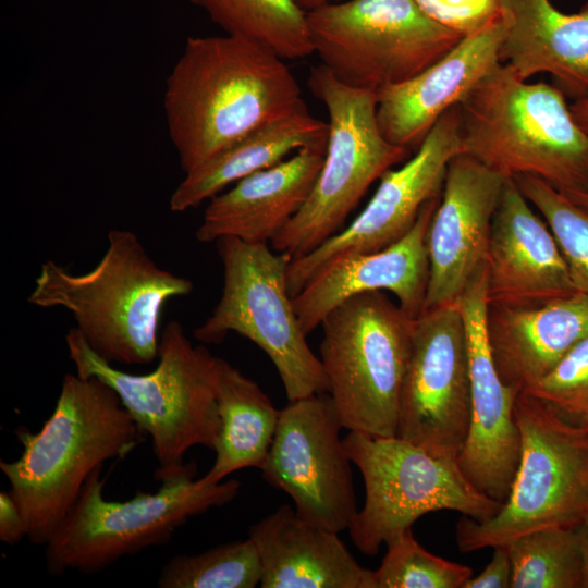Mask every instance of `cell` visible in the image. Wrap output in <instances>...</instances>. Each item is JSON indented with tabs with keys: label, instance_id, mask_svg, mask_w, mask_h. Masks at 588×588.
Instances as JSON below:
<instances>
[{
	"label": "cell",
	"instance_id": "obj_20",
	"mask_svg": "<svg viewBox=\"0 0 588 588\" xmlns=\"http://www.w3.org/2000/svg\"><path fill=\"white\" fill-rule=\"evenodd\" d=\"M486 278L488 304H535L577 292L550 228L512 177L493 216Z\"/></svg>",
	"mask_w": 588,
	"mask_h": 588
},
{
	"label": "cell",
	"instance_id": "obj_18",
	"mask_svg": "<svg viewBox=\"0 0 588 588\" xmlns=\"http://www.w3.org/2000/svg\"><path fill=\"white\" fill-rule=\"evenodd\" d=\"M440 197L429 200L400 241L371 253H344L322 266L292 297L303 331L313 332L347 298L367 292H391L413 319L425 307L429 283L427 233Z\"/></svg>",
	"mask_w": 588,
	"mask_h": 588
},
{
	"label": "cell",
	"instance_id": "obj_10",
	"mask_svg": "<svg viewBox=\"0 0 588 588\" xmlns=\"http://www.w3.org/2000/svg\"><path fill=\"white\" fill-rule=\"evenodd\" d=\"M223 287L210 316L194 330L204 343L229 332L254 342L271 359L289 402L329 392L322 363L306 341L287 287L291 257L267 243L218 240Z\"/></svg>",
	"mask_w": 588,
	"mask_h": 588
},
{
	"label": "cell",
	"instance_id": "obj_4",
	"mask_svg": "<svg viewBox=\"0 0 588 588\" xmlns=\"http://www.w3.org/2000/svg\"><path fill=\"white\" fill-rule=\"evenodd\" d=\"M462 154L504 177L527 174L568 194L588 183V133L555 85L500 63L460 105Z\"/></svg>",
	"mask_w": 588,
	"mask_h": 588
},
{
	"label": "cell",
	"instance_id": "obj_25",
	"mask_svg": "<svg viewBox=\"0 0 588 588\" xmlns=\"http://www.w3.org/2000/svg\"><path fill=\"white\" fill-rule=\"evenodd\" d=\"M328 137V123L311 115L306 106L265 123L186 172L170 197V209L183 212L198 206L291 152L327 146Z\"/></svg>",
	"mask_w": 588,
	"mask_h": 588
},
{
	"label": "cell",
	"instance_id": "obj_30",
	"mask_svg": "<svg viewBox=\"0 0 588 588\" xmlns=\"http://www.w3.org/2000/svg\"><path fill=\"white\" fill-rule=\"evenodd\" d=\"M550 228L577 292L588 295V209L539 177H512Z\"/></svg>",
	"mask_w": 588,
	"mask_h": 588
},
{
	"label": "cell",
	"instance_id": "obj_8",
	"mask_svg": "<svg viewBox=\"0 0 588 588\" xmlns=\"http://www.w3.org/2000/svg\"><path fill=\"white\" fill-rule=\"evenodd\" d=\"M414 320L383 291L352 296L322 320L320 360L343 428L396 436Z\"/></svg>",
	"mask_w": 588,
	"mask_h": 588
},
{
	"label": "cell",
	"instance_id": "obj_26",
	"mask_svg": "<svg viewBox=\"0 0 588 588\" xmlns=\"http://www.w3.org/2000/svg\"><path fill=\"white\" fill-rule=\"evenodd\" d=\"M216 394L220 426L213 464L198 478L204 485L222 482L243 468L261 469L280 417V409L261 388L222 358H219Z\"/></svg>",
	"mask_w": 588,
	"mask_h": 588
},
{
	"label": "cell",
	"instance_id": "obj_23",
	"mask_svg": "<svg viewBox=\"0 0 588 588\" xmlns=\"http://www.w3.org/2000/svg\"><path fill=\"white\" fill-rule=\"evenodd\" d=\"M505 33L501 63L524 81L548 73L573 100L588 96V1L572 14L550 0H498Z\"/></svg>",
	"mask_w": 588,
	"mask_h": 588
},
{
	"label": "cell",
	"instance_id": "obj_36",
	"mask_svg": "<svg viewBox=\"0 0 588 588\" xmlns=\"http://www.w3.org/2000/svg\"><path fill=\"white\" fill-rule=\"evenodd\" d=\"M569 108L578 125L588 133V96L574 100Z\"/></svg>",
	"mask_w": 588,
	"mask_h": 588
},
{
	"label": "cell",
	"instance_id": "obj_9",
	"mask_svg": "<svg viewBox=\"0 0 588 588\" xmlns=\"http://www.w3.org/2000/svg\"><path fill=\"white\" fill-rule=\"evenodd\" d=\"M307 85L327 108L329 137L308 199L270 242L292 260L335 235L369 186L409 152L382 135L376 93L343 84L323 64L311 68Z\"/></svg>",
	"mask_w": 588,
	"mask_h": 588
},
{
	"label": "cell",
	"instance_id": "obj_12",
	"mask_svg": "<svg viewBox=\"0 0 588 588\" xmlns=\"http://www.w3.org/2000/svg\"><path fill=\"white\" fill-rule=\"evenodd\" d=\"M314 53L343 84L373 93L401 84L464 37L415 0H348L306 13Z\"/></svg>",
	"mask_w": 588,
	"mask_h": 588
},
{
	"label": "cell",
	"instance_id": "obj_37",
	"mask_svg": "<svg viewBox=\"0 0 588 588\" xmlns=\"http://www.w3.org/2000/svg\"><path fill=\"white\" fill-rule=\"evenodd\" d=\"M564 194V193H563ZM574 203L580 205L581 207L588 209V183L586 186L577 192L565 194Z\"/></svg>",
	"mask_w": 588,
	"mask_h": 588
},
{
	"label": "cell",
	"instance_id": "obj_17",
	"mask_svg": "<svg viewBox=\"0 0 588 588\" xmlns=\"http://www.w3.org/2000/svg\"><path fill=\"white\" fill-rule=\"evenodd\" d=\"M506 179L466 154L450 162L427 233L429 283L424 310L455 303L485 265Z\"/></svg>",
	"mask_w": 588,
	"mask_h": 588
},
{
	"label": "cell",
	"instance_id": "obj_5",
	"mask_svg": "<svg viewBox=\"0 0 588 588\" xmlns=\"http://www.w3.org/2000/svg\"><path fill=\"white\" fill-rule=\"evenodd\" d=\"M65 343L75 372L112 388L150 438L157 481L180 471L193 446L213 451L220 426L216 394L220 357L195 346L179 321H170L162 330L158 364L148 373L117 368L96 354L75 328L66 333Z\"/></svg>",
	"mask_w": 588,
	"mask_h": 588
},
{
	"label": "cell",
	"instance_id": "obj_31",
	"mask_svg": "<svg viewBox=\"0 0 588 588\" xmlns=\"http://www.w3.org/2000/svg\"><path fill=\"white\" fill-rule=\"evenodd\" d=\"M387 553L372 571V588H463L473 569L437 556L414 538L412 528L385 543Z\"/></svg>",
	"mask_w": 588,
	"mask_h": 588
},
{
	"label": "cell",
	"instance_id": "obj_2",
	"mask_svg": "<svg viewBox=\"0 0 588 588\" xmlns=\"http://www.w3.org/2000/svg\"><path fill=\"white\" fill-rule=\"evenodd\" d=\"M14 461H0L27 528L46 544L91 473L123 460L146 438L112 388L96 377L66 373L52 413L37 432L21 427Z\"/></svg>",
	"mask_w": 588,
	"mask_h": 588
},
{
	"label": "cell",
	"instance_id": "obj_6",
	"mask_svg": "<svg viewBox=\"0 0 588 588\" xmlns=\"http://www.w3.org/2000/svg\"><path fill=\"white\" fill-rule=\"evenodd\" d=\"M514 417L520 455L510 493L492 518H461L456 542L462 552L506 544L541 528L577 529L588 523V422L522 391Z\"/></svg>",
	"mask_w": 588,
	"mask_h": 588
},
{
	"label": "cell",
	"instance_id": "obj_33",
	"mask_svg": "<svg viewBox=\"0 0 588 588\" xmlns=\"http://www.w3.org/2000/svg\"><path fill=\"white\" fill-rule=\"evenodd\" d=\"M433 20L464 36L500 15L498 0H415Z\"/></svg>",
	"mask_w": 588,
	"mask_h": 588
},
{
	"label": "cell",
	"instance_id": "obj_15",
	"mask_svg": "<svg viewBox=\"0 0 588 588\" xmlns=\"http://www.w3.org/2000/svg\"><path fill=\"white\" fill-rule=\"evenodd\" d=\"M460 126L456 106L438 120L409 160L383 173L372 198L348 226L311 253L291 260L286 279L292 297L335 256L378 252L407 234L422 207L441 196L449 164L463 152Z\"/></svg>",
	"mask_w": 588,
	"mask_h": 588
},
{
	"label": "cell",
	"instance_id": "obj_1",
	"mask_svg": "<svg viewBox=\"0 0 588 588\" xmlns=\"http://www.w3.org/2000/svg\"><path fill=\"white\" fill-rule=\"evenodd\" d=\"M163 105L185 173L250 131L306 106L284 59L230 34L187 38L168 76Z\"/></svg>",
	"mask_w": 588,
	"mask_h": 588
},
{
	"label": "cell",
	"instance_id": "obj_29",
	"mask_svg": "<svg viewBox=\"0 0 588 588\" xmlns=\"http://www.w3.org/2000/svg\"><path fill=\"white\" fill-rule=\"evenodd\" d=\"M261 564L250 538L217 546L194 555H176L162 567L160 588H254Z\"/></svg>",
	"mask_w": 588,
	"mask_h": 588
},
{
	"label": "cell",
	"instance_id": "obj_19",
	"mask_svg": "<svg viewBox=\"0 0 588 588\" xmlns=\"http://www.w3.org/2000/svg\"><path fill=\"white\" fill-rule=\"evenodd\" d=\"M504 33L500 13L416 76L377 93L382 135L393 145L416 151L438 120L501 63Z\"/></svg>",
	"mask_w": 588,
	"mask_h": 588
},
{
	"label": "cell",
	"instance_id": "obj_39",
	"mask_svg": "<svg viewBox=\"0 0 588 588\" xmlns=\"http://www.w3.org/2000/svg\"><path fill=\"white\" fill-rule=\"evenodd\" d=\"M584 551H585V558H586V568H587V579H586V588H588V523L579 528Z\"/></svg>",
	"mask_w": 588,
	"mask_h": 588
},
{
	"label": "cell",
	"instance_id": "obj_7",
	"mask_svg": "<svg viewBox=\"0 0 588 588\" xmlns=\"http://www.w3.org/2000/svg\"><path fill=\"white\" fill-rule=\"evenodd\" d=\"M102 466L86 480L77 500L45 544L46 569L99 573L125 555L169 542L191 517L223 506L238 493L237 480L204 485L194 479L195 462L160 480L154 493L136 492L126 501L107 500Z\"/></svg>",
	"mask_w": 588,
	"mask_h": 588
},
{
	"label": "cell",
	"instance_id": "obj_35",
	"mask_svg": "<svg viewBox=\"0 0 588 588\" xmlns=\"http://www.w3.org/2000/svg\"><path fill=\"white\" fill-rule=\"evenodd\" d=\"M27 538V528L21 509L9 490L0 492V540L7 544Z\"/></svg>",
	"mask_w": 588,
	"mask_h": 588
},
{
	"label": "cell",
	"instance_id": "obj_13",
	"mask_svg": "<svg viewBox=\"0 0 588 588\" xmlns=\"http://www.w3.org/2000/svg\"><path fill=\"white\" fill-rule=\"evenodd\" d=\"M342 428L329 393L289 402L260 469L292 499L301 519L336 534L348 529L358 512Z\"/></svg>",
	"mask_w": 588,
	"mask_h": 588
},
{
	"label": "cell",
	"instance_id": "obj_28",
	"mask_svg": "<svg viewBox=\"0 0 588 588\" xmlns=\"http://www.w3.org/2000/svg\"><path fill=\"white\" fill-rule=\"evenodd\" d=\"M511 588H586V558L579 528H541L506 543Z\"/></svg>",
	"mask_w": 588,
	"mask_h": 588
},
{
	"label": "cell",
	"instance_id": "obj_22",
	"mask_svg": "<svg viewBox=\"0 0 588 588\" xmlns=\"http://www.w3.org/2000/svg\"><path fill=\"white\" fill-rule=\"evenodd\" d=\"M486 324L497 370L519 392L543 378L588 334V295L535 304H488Z\"/></svg>",
	"mask_w": 588,
	"mask_h": 588
},
{
	"label": "cell",
	"instance_id": "obj_21",
	"mask_svg": "<svg viewBox=\"0 0 588 588\" xmlns=\"http://www.w3.org/2000/svg\"><path fill=\"white\" fill-rule=\"evenodd\" d=\"M327 146L305 147L289 159L255 172L209 199L196 231L201 243L234 237L267 243L308 199Z\"/></svg>",
	"mask_w": 588,
	"mask_h": 588
},
{
	"label": "cell",
	"instance_id": "obj_38",
	"mask_svg": "<svg viewBox=\"0 0 588 588\" xmlns=\"http://www.w3.org/2000/svg\"><path fill=\"white\" fill-rule=\"evenodd\" d=\"M294 1L305 13H307L319 7L331 3L332 0H294Z\"/></svg>",
	"mask_w": 588,
	"mask_h": 588
},
{
	"label": "cell",
	"instance_id": "obj_24",
	"mask_svg": "<svg viewBox=\"0 0 588 588\" xmlns=\"http://www.w3.org/2000/svg\"><path fill=\"white\" fill-rule=\"evenodd\" d=\"M261 588H372V571L352 556L336 532L301 519L290 505L252 525Z\"/></svg>",
	"mask_w": 588,
	"mask_h": 588
},
{
	"label": "cell",
	"instance_id": "obj_14",
	"mask_svg": "<svg viewBox=\"0 0 588 588\" xmlns=\"http://www.w3.org/2000/svg\"><path fill=\"white\" fill-rule=\"evenodd\" d=\"M470 417L467 335L457 302L426 309L414 320L396 436L457 460Z\"/></svg>",
	"mask_w": 588,
	"mask_h": 588
},
{
	"label": "cell",
	"instance_id": "obj_11",
	"mask_svg": "<svg viewBox=\"0 0 588 588\" xmlns=\"http://www.w3.org/2000/svg\"><path fill=\"white\" fill-rule=\"evenodd\" d=\"M343 443L365 483L364 506L348 528L364 554L376 555L381 544L430 512L456 511L481 523L502 506L474 487L456 458L434 455L397 436L350 431Z\"/></svg>",
	"mask_w": 588,
	"mask_h": 588
},
{
	"label": "cell",
	"instance_id": "obj_3",
	"mask_svg": "<svg viewBox=\"0 0 588 588\" xmlns=\"http://www.w3.org/2000/svg\"><path fill=\"white\" fill-rule=\"evenodd\" d=\"M107 240L103 256L85 273L45 261L28 303L69 311L74 328L105 360L150 364L158 358L164 305L188 295L193 282L158 266L132 231L111 230Z\"/></svg>",
	"mask_w": 588,
	"mask_h": 588
},
{
	"label": "cell",
	"instance_id": "obj_16",
	"mask_svg": "<svg viewBox=\"0 0 588 588\" xmlns=\"http://www.w3.org/2000/svg\"><path fill=\"white\" fill-rule=\"evenodd\" d=\"M469 356L471 417L457 463L480 492L503 503L520 455V434L514 417L519 391L501 379L489 344L486 262L457 298Z\"/></svg>",
	"mask_w": 588,
	"mask_h": 588
},
{
	"label": "cell",
	"instance_id": "obj_32",
	"mask_svg": "<svg viewBox=\"0 0 588 588\" xmlns=\"http://www.w3.org/2000/svg\"><path fill=\"white\" fill-rule=\"evenodd\" d=\"M564 416L588 422V334L543 378L523 390Z\"/></svg>",
	"mask_w": 588,
	"mask_h": 588
},
{
	"label": "cell",
	"instance_id": "obj_34",
	"mask_svg": "<svg viewBox=\"0 0 588 588\" xmlns=\"http://www.w3.org/2000/svg\"><path fill=\"white\" fill-rule=\"evenodd\" d=\"M491 561L477 576H471L463 588H511L512 560L506 544L493 547Z\"/></svg>",
	"mask_w": 588,
	"mask_h": 588
},
{
	"label": "cell",
	"instance_id": "obj_27",
	"mask_svg": "<svg viewBox=\"0 0 588 588\" xmlns=\"http://www.w3.org/2000/svg\"><path fill=\"white\" fill-rule=\"evenodd\" d=\"M225 34L253 39L284 60L314 53L306 13L294 0H189Z\"/></svg>",
	"mask_w": 588,
	"mask_h": 588
}]
</instances>
